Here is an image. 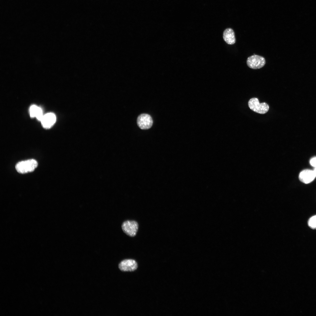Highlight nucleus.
<instances>
[{"instance_id": "nucleus-1", "label": "nucleus", "mask_w": 316, "mask_h": 316, "mask_svg": "<svg viewBox=\"0 0 316 316\" xmlns=\"http://www.w3.org/2000/svg\"><path fill=\"white\" fill-rule=\"evenodd\" d=\"M38 165L37 162L32 159L21 161L17 163L15 168L16 171L21 174H25L33 171Z\"/></svg>"}, {"instance_id": "nucleus-2", "label": "nucleus", "mask_w": 316, "mask_h": 316, "mask_svg": "<svg viewBox=\"0 0 316 316\" xmlns=\"http://www.w3.org/2000/svg\"><path fill=\"white\" fill-rule=\"evenodd\" d=\"M248 104L251 110L258 113L264 114L269 110V107L268 104L265 102L260 103L257 98L251 99L248 102Z\"/></svg>"}, {"instance_id": "nucleus-3", "label": "nucleus", "mask_w": 316, "mask_h": 316, "mask_svg": "<svg viewBox=\"0 0 316 316\" xmlns=\"http://www.w3.org/2000/svg\"><path fill=\"white\" fill-rule=\"evenodd\" d=\"M265 60L263 57L255 54L249 57L246 61L248 66L253 69H259L262 68L265 66Z\"/></svg>"}, {"instance_id": "nucleus-4", "label": "nucleus", "mask_w": 316, "mask_h": 316, "mask_svg": "<svg viewBox=\"0 0 316 316\" xmlns=\"http://www.w3.org/2000/svg\"><path fill=\"white\" fill-rule=\"evenodd\" d=\"M138 227V223L135 221H126L122 225V228L124 233L131 237L134 236L136 235Z\"/></svg>"}, {"instance_id": "nucleus-5", "label": "nucleus", "mask_w": 316, "mask_h": 316, "mask_svg": "<svg viewBox=\"0 0 316 316\" xmlns=\"http://www.w3.org/2000/svg\"><path fill=\"white\" fill-rule=\"evenodd\" d=\"M137 123L138 126L140 129L146 130L151 127L153 121L150 115L146 114H142L138 117Z\"/></svg>"}, {"instance_id": "nucleus-6", "label": "nucleus", "mask_w": 316, "mask_h": 316, "mask_svg": "<svg viewBox=\"0 0 316 316\" xmlns=\"http://www.w3.org/2000/svg\"><path fill=\"white\" fill-rule=\"evenodd\" d=\"M118 267L123 271H133L138 267V264L135 260L132 259L124 260L119 263Z\"/></svg>"}, {"instance_id": "nucleus-7", "label": "nucleus", "mask_w": 316, "mask_h": 316, "mask_svg": "<svg viewBox=\"0 0 316 316\" xmlns=\"http://www.w3.org/2000/svg\"><path fill=\"white\" fill-rule=\"evenodd\" d=\"M315 177L316 176L313 171L310 169H305L300 173L299 178L301 182L305 184H308L312 182Z\"/></svg>"}, {"instance_id": "nucleus-8", "label": "nucleus", "mask_w": 316, "mask_h": 316, "mask_svg": "<svg viewBox=\"0 0 316 316\" xmlns=\"http://www.w3.org/2000/svg\"><path fill=\"white\" fill-rule=\"evenodd\" d=\"M56 116L53 113H48L44 115L41 121L43 127L49 128L52 126L56 122Z\"/></svg>"}, {"instance_id": "nucleus-9", "label": "nucleus", "mask_w": 316, "mask_h": 316, "mask_svg": "<svg viewBox=\"0 0 316 316\" xmlns=\"http://www.w3.org/2000/svg\"><path fill=\"white\" fill-rule=\"evenodd\" d=\"M223 38L224 41L229 44H233L236 42L234 32L231 28H228L225 30L223 33Z\"/></svg>"}, {"instance_id": "nucleus-10", "label": "nucleus", "mask_w": 316, "mask_h": 316, "mask_svg": "<svg viewBox=\"0 0 316 316\" xmlns=\"http://www.w3.org/2000/svg\"><path fill=\"white\" fill-rule=\"evenodd\" d=\"M29 112L31 117H36L39 121H41L43 116L42 109L37 106L33 105L30 108Z\"/></svg>"}, {"instance_id": "nucleus-11", "label": "nucleus", "mask_w": 316, "mask_h": 316, "mask_svg": "<svg viewBox=\"0 0 316 316\" xmlns=\"http://www.w3.org/2000/svg\"><path fill=\"white\" fill-rule=\"evenodd\" d=\"M309 226L312 229H316V215L311 217L308 221Z\"/></svg>"}, {"instance_id": "nucleus-12", "label": "nucleus", "mask_w": 316, "mask_h": 316, "mask_svg": "<svg viewBox=\"0 0 316 316\" xmlns=\"http://www.w3.org/2000/svg\"><path fill=\"white\" fill-rule=\"evenodd\" d=\"M310 163L312 166L316 167V157L310 160Z\"/></svg>"}, {"instance_id": "nucleus-13", "label": "nucleus", "mask_w": 316, "mask_h": 316, "mask_svg": "<svg viewBox=\"0 0 316 316\" xmlns=\"http://www.w3.org/2000/svg\"><path fill=\"white\" fill-rule=\"evenodd\" d=\"M313 171H314V173H315V175L316 176V167L315 168V169L314 170H313Z\"/></svg>"}]
</instances>
